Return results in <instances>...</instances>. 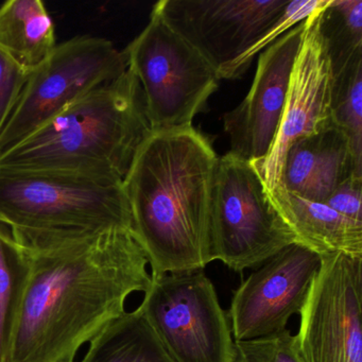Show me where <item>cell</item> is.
<instances>
[{
    "label": "cell",
    "mask_w": 362,
    "mask_h": 362,
    "mask_svg": "<svg viewBox=\"0 0 362 362\" xmlns=\"http://www.w3.org/2000/svg\"><path fill=\"white\" fill-rule=\"evenodd\" d=\"M18 253L3 362H79L149 290V258L132 230Z\"/></svg>",
    "instance_id": "1"
},
{
    "label": "cell",
    "mask_w": 362,
    "mask_h": 362,
    "mask_svg": "<svg viewBox=\"0 0 362 362\" xmlns=\"http://www.w3.org/2000/svg\"><path fill=\"white\" fill-rule=\"evenodd\" d=\"M218 156L192 127L151 132L126 179L132 230L151 275L203 270Z\"/></svg>",
    "instance_id": "2"
},
{
    "label": "cell",
    "mask_w": 362,
    "mask_h": 362,
    "mask_svg": "<svg viewBox=\"0 0 362 362\" xmlns=\"http://www.w3.org/2000/svg\"><path fill=\"white\" fill-rule=\"evenodd\" d=\"M151 132L141 86L128 69L0 156V170L124 182Z\"/></svg>",
    "instance_id": "3"
},
{
    "label": "cell",
    "mask_w": 362,
    "mask_h": 362,
    "mask_svg": "<svg viewBox=\"0 0 362 362\" xmlns=\"http://www.w3.org/2000/svg\"><path fill=\"white\" fill-rule=\"evenodd\" d=\"M0 228L16 251L33 253L132 230V215L124 182L0 170Z\"/></svg>",
    "instance_id": "4"
},
{
    "label": "cell",
    "mask_w": 362,
    "mask_h": 362,
    "mask_svg": "<svg viewBox=\"0 0 362 362\" xmlns=\"http://www.w3.org/2000/svg\"><path fill=\"white\" fill-rule=\"evenodd\" d=\"M296 243L252 162L232 152L218 158L209 211L211 262L243 272Z\"/></svg>",
    "instance_id": "5"
},
{
    "label": "cell",
    "mask_w": 362,
    "mask_h": 362,
    "mask_svg": "<svg viewBox=\"0 0 362 362\" xmlns=\"http://www.w3.org/2000/svg\"><path fill=\"white\" fill-rule=\"evenodd\" d=\"M124 54L141 86L152 132L192 127L219 82L206 60L154 10Z\"/></svg>",
    "instance_id": "6"
},
{
    "label": "cell",
    "mask_w": 362,
    "mask_h": 362,
    "mask_svg": "<svg viewBox=\"0 0 362 362\" xmlns=\"http://www.w3.org/2000/svg\"><path fill=\"white\" fill-rule=\"evenodd\" d=\"M127 71L124 52L103 37L83 35L57 45L52 56L29 75L0 133V156L28 139L75 101Z\"/></svg>",
    "instance_id": "7"
},
{
    "label": "cell",
    "mask_w": 362,
    "mask_h": 362,
    "mask_svg": "<svg viewBox=\"0 0 362 362\" xmlns=\"http://www.w3.org/2000/svg\"><path fill=\"white\" fill-rule=\"evenodd\" d=\"M139 307L173 362H232L230 322L203 270L152 275Z\"/></svg>",
    "instance_id": "8"
},
{
    "label": "cell",
    "mask_w": 362,
    "mask_h": 362,
    "mask_svg": "<svg viewBox=\"0 0 362 362\" xmlns=\"http://www.w3.org/2000/svg\"><path fill=\"white\" fill-rule=\"evenodd\" d=\"M321 258L298 313V356L302 362H362V257Z\"/></svg>",
    "instance_id": "9"
},
{
    "label": "cell",
    "mask_w": 362,
    "mask_h": 362,
    "mask_svg": "<svg viewBox=\"0 0 362 362\" xmlns=\"http://www.w3.org/2000/svg\"><path fill=\"white\" fill-rule=\"evenodd\" d=\"M286 0H162L154 11L213 67L220 79L287 9Z\"/></svg>",
    "instance_id": "10"
},
{
    "label": "cell",
    "mask_w": 362,
    "mask_h": 362,
    "mask_svg": "<svg viewBox=\"0 0 362 362\" xmlns=\"http://www.w3.org/2000/svg\"><path fill=\"white\" fill-rule=\"evenodd\" d=\"M321 255L292 243L262 264L233 296L228 319L234 342L281 334L304 306L321 266Z\"/></svg>",
    "instance_id": "11"
},
{
    "label": "cell",
    "mask_w": 362,
    "mask_h": 362,
    "mask_svg": "<svg viewBox=\"0 0 362 362\" xmlns=\"http://www.w3.org/2000/svg\"><path fill=\"white\" fill-rule=\"evenodd\" d=\"M321 10L305 21L302 45L290 76L285 109L274 143L264 158L252 162L268 192L279 185L281 163L290 145L334 124L330 110L332 69L320 33Z\"/></svg>",
    "instance_id": "12"
},
{
    "label": "cell",
    "mask_w": 362,
    "mask_h": 362,
    "mask_svg": "<svg viewBox=\"0 0 362 362\" xmlns=\"http://www.w3.org/2000/svg\"><path fill=\"white\" fill-rule=\"evenodd\" d=\"M304 29L305 21L260 54L251 90L236 109L224 115L230 152L243 160H262L274 143Z\"/></svg>",
    "instance_id": "13"
},
{
    "label": "cell",
    "mask_w": 362,
    "mask_h": 362,
    "mask_svg": "<svg viewBox=\"0 0 362 362\" xmlns=\"http://www.w3.org/2000/svg\"><path fill=\"white\" fill-rule=\"evenodd\" d=\"M353 175L362 177V163L356 160L345 133L332 124L290 145L279 185L300 198L324 203Z\"/></svg>",
    "instance_id": "14"
},
{
    "label": "cell",
    "mask_w": 362,
    "mask_h": 362,
    "mask_svg": "<svg viewBox=\"0 0 362 362\" xmlns=\"http://www.w3.org/2000/svg\"><path fill=\"white\" fill-rule=\"evenodd\" d=\"M298 243L325 255L343 253L362 257V223L322 202L306 200L277 185L269 192Z\"/></svg>",
    "instance_id": "15"
},
{
    "label": "cell",
    "mask_w": 362,
    "mask_h": 362,
    "mask_svg": "<svg viewBox=\"0 0 362 362\" xmlns=\"http://www.w3.org/2000/svg\"><path fill=\"white\" fill-rule=\"evenodd\" d=\"M57 47L54 25L41 0H10L0 7V50L27 73Z\"/></svg>",
    "instance_id": "16"
},
{
    "label": "cell",
    "mask_w": 362,
    "mask_h": 362,
    "mask_svg": "<svg viewBox=\"0 0 362 362\" xmlns=\"http://www.w3.org/2000/svg\"><path fill=\"white\" fill-rule=\"evenodd\" d=\"M79 362H173L141 307L129 311L95 339Z\"/></svg>",
    "instance_id": "17"
},
{
    "label": "cell",
    "mask_w": 362,
    "mask_h": 362,
    "mask_svg": "<svg viewBox=\"0 0 362 362\" xmlns=\"http://www.w3.org/2000/svg\"><path fill=\"white\" fill-rule=\"evenodd\" d=\"M319 28L337 73L362 54L361 0H329L320 11Z\"/></svg>",
    "instance_id": "18"
},
{
    "label": "cell",
    "mask_w": 362,
    "mask_h": 362,
    "mask_svg": "<svg viewBox=\"0 0 362 362\" xmlns=\"http://www.w3.org/2000/svg\"><path fill=\"white\" fill-rule=\"evenodd\" d=\"M332 119L346 135L362 163V54L332 74Z\"/></svg>",
    "instance_id": "19"
},
{
    "label": "cell",
    "mask_w": 362,
    "mask_h": 362,
    "mask_svg": "<svg viewBox=\"0 0 362 362\" xmlns=\"http://www.w3.org/2000/svg\"><path fill=\"white\" fill-rule=\"evenodd\" d=\"M329 0H294L288 3L287 9L279 21L269 29L268 33L245 56L233 65L228 75V79H237L243 75L253 61L254 57L274 43L281 35L291 30L296 25L306 21L309 16L317 13L327 5Z\"/></svg>",
    "instance_id": "20"
},
{
    "label": "cell",
    "mask_w": 362,
    "mask_h": 362,
    "mask_svg": "<svg viewBox=\"0 0 362 362\" xmlns=\"http://www.w3.org/2000/svg\"><path fill=\"white\" fill-rule=\"evenodd\" d=\"M232 362H302L290 330L257 340L234 342Z\"/></svg>",
    "instance_id": "21"
},
{
    "label": "cell",
    "mask_w": 362,
    "mask_h": 362,
    "mask_svg": "<svg viewBox=\"0 0 362 362\" xmlns=\"http://www.w3.org/2000/svg\"><path fill=\"white\" fill-rule=\"evenodd\" d=\"M18 253L5 230L0 228V362H3L10 311L16 290Z\"/></svg>",
    "instance_id": "22"
},
{
    "label": "cell",
    "mask_w": 362,
    "mask_h": 362,
    "mask_svg": "<svg viewBox=\"0 0 362 362\" xmlns=\"http://www.w3.org/2000/svg\"><path fill=\"white\" fill-rule=\"evenodd\" d=\"M29 75L0 50V133L9 120Z\"/></svg>",
    "instance_id": "23"
},
{
    "label": "cell",
    "mask_w": 362,
    "mask_h": 362,
    "mask_svg": "<svg viewBox=\"0 0 362 362\" xmlns=\"http://www.w3.org/2000/svg\"><path fill=\"white\" fill-rule=\"evenodd\" d=\"M362 177H349L325 201V204L340 215L362 223Z\"/></svg>",
    "instance_id": "24"
}]
</instances>
